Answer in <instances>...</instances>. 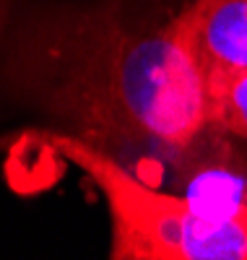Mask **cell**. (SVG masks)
I'll return each instance as SVG.
<instances>
[{
    "instance_id": "obj_3",
    "label": "cell",
    "mask_w": 247,
    "mask_h": 260,
    "mask_svg": "<svg viewBox=\"0 0 247 260\" xmlns=\"http://www.w3.org/2000/svg\"><path fill=\"white\" fill-rule=\"evenodd\" d=\"M177 195L193 211L213 221L247 213V151L221 141H208L203 127L188 148L179 151Z\"/></svg>"
},
{
    "instance_id": "obj_5",
    "label": "cell",
    "mask_w": 247,
    "mask_h": 260,
    "mask_svg": "<svg viewBox=\"0 0 247 260\" xmlns=\"http://www.w3.org/2000/svg\"><path fill=\"white\" fill-rule=\"evenodd\" d=\"M206 112H208V125L247 138V73L237 76L224 89L211 94L206 102Z\"/></svg>"
},
{
    "instance_id": "obj_4",
    "label": "cell",
    "mask_w": 247,
    "mask_h": 260,
    "mask_svg": "<svg viewBox=\"0 0 247 260\" xmlns=\"http://www.w3.org/2000/svg\"><path fill=\"white\" fill-rule=\"evenodd\" d=\"M182 21L208 102L247 73V0H190L182 6Z\"/></svg>"
},
{
    "instance_id": "obj_2",
    "label": "cell",
    "mask_w": 247,
    "mask_h": 260,
    "mask_svg": "<svg viewBox=\"0 0 247 260\" xmlns=\"http://www.w3.org/2000/svg\"><path fill=\"white\" fill-rule=\"evenodd\" d=\"M50 143L102 190L112 221V260H247V213L206 219L177 192H159L91 141L52 136Z\"/></svg>"
},
{
    "instance_id": "obj_1",
    "label": "cell",
    "mask_w": 247,
    "mask_h": 260,
    "mask_svg": "<svg viewBox=\"0 0 247 260\" xmlns=\"http://www.w3.org/2000/svg\"><path fill=\"white\" fill-rule=\"evenodd\" d=\"M68 29L55 112L99 136L133 138L177 156L208 125L206 86L182 11L151 26H122L99 13Z\"/></svg>"
}]
</instances>
